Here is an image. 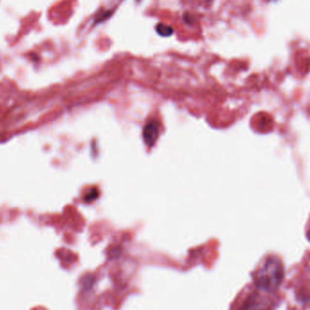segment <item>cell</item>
<instances>
[{"instance_id": "1", "label": "cell", "mask_w": 310, "mask_h": 310, "mask_svg": "<svg viewBox=\"0 0 310 310\" xmlns=\"http://www.w3.org/2000/svg\"><path fill=\"white\" fill-rule=\"evenodd\" d=\"M284 268L282 262L276 257H270L256 272V286L265 292L275 291L282 283Z\"/></svg>"}, {"instance_id": "2", "label": "cell", "mask_w": 310, "mask_h": 310, "mask_svg": "<svg viewBox=\"0 0 310 310\" xmlns=\"http://www.w3.org/2000/svg\"><path fill=\"white\" fill-rule=\"evenodd\" d=\"M273 305L268 296L254 293L248 296L240 310H271Z\"/></svg>"}, {"instance_id": "3", "label": "cell", "mask_w": 310, "mask_h": 310, "mask_svg": "<svg viewBox=\"0 0 310 310\" xmlns=\"http://www.w3.org/2000/svg\"><path fill=\"white\" fill-rule=\"evenodd\" d=\"M158 134L159 124L156 122L152 121L145 126L144 137H145V143L147 145L152 146L158 137Z\"/></svg>"}, {"instance_id": "4", "label": "cell", "mask_w": 310, "mask_h": 310, "mask_svg": "<svg viewBox=\"0 0 310 310\" xmlns=\"http://www.w3.org/2000/svg\"><path fill=\"white\" fill-rule=\"evenodd\" d=\"M156 32L158 33L161 36H163V37H169L173 34V28L168 25H165L163 23H160L157 26H156Z\"/></svg>"}, {"instance_id": "5", "label": "cell", "mask_w": 310, "mask_h": 310, "mask_svg": "<svg viewBox=\"0 0 310 310\" xmlns=\"http://www.w3.org/2000/svg\"><path fill=\"white\" fill-rule=\"evenodd\" d=\"M307 237H308V239H309V241H310V229L308 230V233H307Z\"/></svg>"}]
</instances>
